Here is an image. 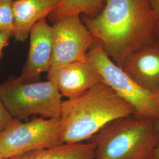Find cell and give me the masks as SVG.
I'll return each mask as SVG.
<instances>
[{
	"label": "cell",
	"mask_w": 159,
	"mask_h": 159,
	"mask_svg": "<svg viewBox=\"0 0 159 159\" xmlns=\"http://www.w3.org/2000/svg\"><path fill=\"white\" fill-rule=\"evenodd\" d=\"M96 17L83 22L114 63L122 68L132 52L156 38L159 20L151 0H104Z\"/></svg>",
	"instance_id": "obj_1"
},
{
	"label": "cell",
	"mask_w": 159,
	"mask_h": 159,
	"mask_svg": "<svg viewBox=\"0 0 159 159\" xmlns=\"http://www.w3.org/2000/svg\"><path fill=\"white\" fill-rule=\"evenodd\" d=\"M135 114L133 106L104 82L63 101L60 116L64 143L88 141L114 120Z\"/></svg>",
	"instance_id": "obj_2"
},
{
	"label": "cell",
	"mask_w": 159,
	"mask_h": 159,
	"mask_svg": "<svg viewBox=\"0 0 159 159\" xmlns=\"http://www.w3.org/2000/svg\"><path fill=\"white\" fill-rule=\"evenodd\" d=\"M94 159H154L159 144L156 121L131 115L114 120L88 140Z\"/></svg>",
	"instance_id": "obj_3"
},
{
	"label": "cell",
	"mask_w": 159,
	"mask_h": 159,
	"mask_svg": "<svg viewBox=\"0 0 159 159\" xmlns=\"http://www.w3.org/2000/svg\"><path fill=\"white\" fill-rule=\"evenodd\" d=\"M62 96L51 81L27 82L10 77L0 84V98L14 119L38 114L43 118H60Z\"/></svg>",
	"instance_id": "obj_4"
},
{
	"label": "cell",
	"mask_w": 159,
	"mask_h": 159,
	"mask_svg": "<svg viewBox=\"0 0 159 159\" xmlns=\"http://www.w3.org/2000/svg\"><path fill=\"white\" fill-rule=\"evenodd\" d=\"M86 60L96 68L103 82L133 106L138 117L159 121V91L143 88L108 57L100 40L94 38Z\"/></svg>",
	"instance_id": "obj_5"
},
{
	"label": "cell",
	"mask_w": 159,
	"mask_h": 159,
	"mask_svg": "<svg viewBox=\"0 0 159 159\" xmlns=\"http://www.w3.org/2000/svg\"><path fill=\"white\" fill-rule=\"evenodd\" d=\"M63 144L60 118L41 117L27 123L16 119L0 134V151L5 159Z\"/></svg>",
	"instance_id": "obj_6"
},
{
	"label": "cell",
	"mask_w": 159,
	"mask_h": 159,
	"mask_svg": "<svg viewBox=\"0 0 159 159\" xmlns=\"http://www.w3.org/2000/svg\"><path fill=\"white\" fill-rule=\"evenodd\" d=\"M51 67L86 60L94 37L80 15L64 16L53 23Z\"/></svg>",
	"instance_id": "obj_7"
},
{
	"label": "cell",
	"mask_w": 159,
	"mask_h": 159,
	"mask_svg": "<svg viewBox=\"0 0 159 159\" xmlns=\"http://www.w3.org/2000/svg\"><path fill=\"white\" fill-rule=\"evenodd\" d=\"M47 80L67 98L79 96L103 82L96 68L87 60L52 66L47 72Z\"/></svg>",
	"instance_id": "obj_8"
},
{
	"label": "cell",
	"mask_w": 159,
	"mask_h": 159,
	"mask_svg": "<svg viewBox=\"0 0 159 159\" xmlns=\"http://www.w3.org/2000/svg\"><path fill=\"white\" fill-rule=\"evenodd\" d=\"M29 37L28 56L19 77L24 81L35 82L40 79L41 74L47 73L51 67L52 28L47 23V18L34 25L30 31Z\"/></svg>",
	"instance_id": "obj_9"
},
{
	"label": "cell",
	"mask_w": 159,
	"mask_h": 159,
	"mask_svg": "<svg viewBox=\"0 0 159 159\" xmlns=\"http://www.w3.org/2000/svg\"><path fill=\"white\" fill-rule=\"evenodd\" d=\"M122 69L143 88L159 91V43L156 38L132 52Z\"/></svg>",
	"instance_id": "obj_10"
},
{
	"label": "cell",
	"mask_w": 159,
	"mask_h": 159,
	"mask_svg": "<svg viewBox=\"0 0 159 159\" xmlns=\"http://www.w3.org/2000/svg\"><path fill=\"white\" fill-rule=\"evenodd\" d=\"M61 0H15L13 11L15 29L13 37L24 43L29 37L33 27L48 15Z\"/></svg>",
	"instance_id": "obj_11"
},
{
	"label": "cell",
	"mask_w": 159,
	"mask_h": 159,
	"mask_svg": "<svg viewBox=\"0 0 159 159\" xmlns=\"http://www.w3.org/2000/svg\"><path fill=\"white\" fill-rule=\"evenodd\" d=\"M95 147L89 141L75 144L64 143L50 148L30 151L6 159H94Z\"/></svg>",
	"instance_id": "obj_12"
},
{
	"label": "cell",
	"mask_w": 159,
	"mask_h": 159,
	"mask_svg": "<svg viewBox=\"0 0 159 159\" xmlns=\"http://www.w3.org/2000/svg\"><path fill=\"white\" fill-rule=\"evenodd\" d=\"M104 0H61L47 18L54 23L68 15H85L96 17L102 10Z\"/></svg>",
	"instance_id": "obj_13"
},
{
	"label": "cell",
	"mask_w": 159,
	"mask_h": 159,
	"mask_svg": "<svg viewBox=\"0 0 159 159\" xmlns=\"http://www.w3.org/2000/svg\"><path fill=\"white\" fill-rule=\"evenodd\" d=\"M15 0L0 1V33L6 31L14 32L15 20L13 3Z\"/></svg>",
	"instance_id": "obj_14"
},
{
	"label": "cell",
	"mask_w": 159,
	"mask_h": 159,
	"mask_svg": "<svg viewBox=\"0 0 159 159\" xmlns=\"http://www.w3.org/2000/svg\"><path fill=\"white\" fill-rule=\"evenodd\" d=\"M15 120L7 110L0 98V134L11 125Z\"/></svg>",
	"instance_id": "obj_15"
},
{
	"label": "cell",
	"mask_w": 159,
	"mask_h": 159,
	"mask_svg": "<svg viewBox=\"0 0 159 159\" xmlns=\"http://www.w3.org/2000/svg\"><path fill=\"white\" fill-rule=\"evenodd\" d=\"M12 37H13V31H6L0 33V60L2 57L3 50L8 45Z\"/></svg>",
	"instance_id": "obj_16"
},
{
	"label": "cell",
	"mask_w": 159,
	"mask_h": 159,
	"mask_svg": "<svg viewBox=\"0 0 159 159\" xmlns=\"http://www.w3.org/2000/svg\"><path fill=\"white\" fill-rule=\"evenodd\" d=\"M151 4L159 22V0H151Z\"/></svg>",
	"instance_id": "obj_17"
},
{
	"label": "cell",
	"mask_w": 159,
	"mask_h": 159,
	"mask_svg": "<svg viewBox=\"0 0 159 159\" xmlns=\"http://www.w3.org/2000/svg\"><path fill=\"white\" fill-rule=\"evenodd\" d=\"M156 125H157V128H158L159 130V121H156ZM154 159H159V144L157 148H156V150H155Z\"/></svg>",
	"instance_id": "obj_18"
},
{
	"label": "cell",
	"mask_w": 159,
	"mask_h": 159,
	"mask_svg": "<svg viewBox=\"0 0 159 159\" xmlns=\"http://www.w3.org/2000/svg\"><path fill=\"white\" fill-rule=\"evenodd\" d=\"M156 39L159 41V23L157 30V33H156Z\"/></svg>",
	"instance_id": "obj_19"
},
{
	"label": "cell",
	"mask_w": 159,
	"mask_h": 159,
	"mask_svg": "<svg viewBox=\"0 0 159 159\" xmlns=\"http://www.w3.org/2000/svg\"><path fill=\"white\" fill-rule=\"evenodd\" d=\"M0 159H4V156H3V155H2V154L1 151H0Z\"/></svg>",
	"instance_id": "obj_20"
},
{
	"label": "cell",
	"mask_w": 159,
	"mask_h": 159,
	"mask_svg": "<svg viewBox=\"0 0 159 159\" xmlns=\"http://www.w3.org/2000/svg\"><path fill=\"white\" fill-rule=\"evenodd\" d=\"M0 1H1V0H0Z\"/></svg>",
	"instance_id": "obj_21"
}]
</instances>
